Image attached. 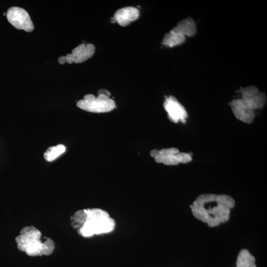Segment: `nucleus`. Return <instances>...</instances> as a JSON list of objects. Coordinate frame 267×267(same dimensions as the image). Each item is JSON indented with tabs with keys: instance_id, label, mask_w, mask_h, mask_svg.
Returning <instances> with one entry per match:
<instances>
[{
	"instance_id": "9",
	"label": "nucleus",
	"mask_w": 267,
	"mask_h": 267,
	"mask_svg": "<svg viewBox=\"0 0 267 267\" xmlns=\"http://www.w3.org/2000/svg\"><path fill=\"white\" fill-rule=\"evenodd\" d=\"M95 51V46L91 44H81L72 50L71 53L66 55V61L69 64L80 63L90 58Z\"/></svg>"
},
{
	"instance_id": "18",
	"label": "nucleus",
	"mask_w": 267,
	"mask_h": 267,
	"mask_svg": "<svg viewBox=\"0 0 267 267\" xmlns=\"http://www.w3.org/2000/svg\"><path fill=\"white\" fill-rule=\"evenodd\" d=\"M97 94H101L110 97L111 94L110 92L107 89H100L97 91Z\"/></svg>"
},
{
	"instance_id": "5",
	"label": "nucleus",
	"mask_w": 267,
	"mask_h": 267,
	"mask_svg": "<svg viewBox=\"0 0 267 267\" xmlns=\"http://www.w3.org/2000/svg\"><path fill=\"white\" fill-rule=\"evenodd\" d=\"M6 16L8 22L17 29L30 32L34 28L28 13L22 8L11 7L7 10Z\"/></svg>"
},
{
	"instance_id": "17",
	"label": "nucleus",
	"mask_w": 267,
	"mask_h": 267,
	"mask_svg": "<svg viewBox=\"0 0 267 267\" xmlns=\"http://www.w3.org/2000/svg\"><path fill=\"white\" fill-rule=\"evenodd\" d=\"M176 154L165 158L162 163L166 165H177L179 164L176 156Z\"/></svg>"
},
{
	"instance_id": "20",
	"label": "nucleus",
	"mask_w": 267,
	"mask_h": 267,
	"mask_svg": "<svg viewBox=\"0 0 267 267\" xmlns=\"http://www.w3.org/2000/svg\"><path fill=\"white\" fill-rule=\"evenodd\" d=\"M58 61L61 64H64L66 62V56H62L59 57L58 58Z\"/></svg>"
},
{
	"instance_id": "15",
	"label": "nucleus",
	"mask_w": 267,
	"mask_h": 267,
	"mask_svg": "<svg viewBox=\"0 0 267 267\" xmlns=\"http://www.w3.org/2000/svg\"><path fill=\"white\" fill-rule=\"evenodd\" d=\"M178 152H179V150L177 148L175 147L162 149L159 150L158 155L154 158L155 161L158 163H162L163 160L165 158L170 155L177 153Z\"/></svg>"
},
{
	"instance_id": "2",
	"label": "nucleus",
	"mask_w": 267,
	"mask_h": 267,
	"mask_svg": "<svg viewBox=\"0 0 267 267\" xmlns=\"http://www.w3.org/2000/svg\"><path fill=\"white\" fill-rule=\"evenodd\" d=\"M70 223L84 237L110 232L114 229L116 225L115 220L110 217L109 213L98 208L76 211L70 217Z\"/></svg>"
},
{
	"instance_id": "14",
	"label": "nucleus",
	"mask_w": 267,
	"mask_h": 267,
	"mask_svg": "<svg viewBox=\"0 0 267 267\" xmlns=\"http://www.w3.org/2000/svg\"><path fill=\"white\" fill-rule=\"evenodd\" d=\"M66 151V147L61 144L49 147L44 153V157L47 161H52Z\"/></svg>"
},
{
	"instance_id": "3",
	"label": "nucleus",
	"mask_w": 267,
	"mask_h": 267,
	"mask_svg": "<svg viewBox=\"0 0 267 267\" xmlns=\"http://www.w3.org/2000/svg\"><path fill=\"white\" fill-rule=\"evenodd\" d=\"M15 241L19 250L32 257L49 255L55 248L53 240L43 236L41 231L33 225L22 228Z\"/></svg>"
},
{
	"instance_id": "7",
	"label": "nucleus",
	"mask_w": 267,
	"mask_h": 267,
	"mask_svg": "<svg viewBox=\"0 0 267 267\" xmlns=\"http://www.w3.org/2000/svg\"><path fill=\"white\" fill-rule=\"evenodd\" d=\"M170 121L174 123L181 122L185 123L188 114L185 108L173 96L166 97L163 104Z\"/></svg>"
},
{
	"instance_id": "16",
	"label": "nucleus",
	"mask_w": 267,
	"mask_h": 267,
	"mask_svg": "<svg viewBox=\"0 0 267 267\" xmlns=\"http://www.w3.org/2000/svg\"><path fill=\"white\" fill-rule=\"evenodd\" d=\"M176 156L179 163H187L190 162L192 160V157L190 153L185 152H180L176 154Z\"/></svg>"
},
{
	"instance_id": "1",
	"label": "nucleus",
	"mask_w": 267,
	"mask_h": 267,
	"mask_svg": "<svg viewBox=\"0 0 267 267\" xmlns=\"http://www.w3.org/2000/svg\"><path fill=\"white\" fill-rule=\"evenodd\" d=\"M234 205V200L229 195L205 193L197 196L190 207L196 219L214 227L229 220Z\"/></svg>"
},
{
	"instance_id": "8",
	"label": "nucleus",
	"mask_w": 267,
	"mask_h": 267,
	"mask_svg": "<svg viewBox=\"0 0 267 267\" xmlns=\"http://www.w3.org/2000/svg\"><path fill=\"white\" fill-rule=\"evenodd\" d=\"M229 105L237 119L246 124H251L255 118L254 110L241 99L232 100Z\"/></svg>"
},
{
	"instance_id": "4",
	"label": "nucleus",
	"mask_w": 267,
	"mask_h": 267,
	"mask_svg": "<svg viewBox=\"0 0 267 267\" xmlns=\"http://www.w3.org/2000/svg\"><path fill=\"white\" fill-rule=\"evenodd\" d=\"M77 106L86 111L93 113H105L112 110L115 107L114 101L103 94L97 97L92 94H88L77 103Z\"/></svg>"
},
{
	"instance_id": "13",
	"label": "nucleus",
	"mask_w": 267,
	"mask_h": 267,
	"mask_svg": "<svg viewBox=\"0 0 267 267\" xmlns=\"http://www.w3.org/2000/svg\"><path fill=\"white\" fill-rule=\"evenodd\" d=\"M236 267H257L255 259L250 252L245 249L240 250L236 263Z\"/></svg>"
},
{
	"instance_id": "19",
	"label": "nucleus",
	"mask_w": 267,
	"mask_h": 267,
	"mask_svg": "<svg viewBox=\"0 0 267 267\" xmlns=\"http://www.w3.org/2000/svg\"><path fill=\"white\" fill-rule=\"evenodd\" d=\"M159 152V150L157 149H155L152 150L150 151V154L152 157L155 158L158 155Z\"/></svg>"
},
{
	"instance_id": "12",
	"label": "nucleus",
	"mask_w": 267,
	"mask_h": 267,
	"mask_svg": "<svg viewBox=\"0 0 267 267\" xmlns=\"http://www.w3.org/2000/svg\"><path fill=\"white\" fill-rule=\"evenodd\" d=\"M185 38L182 34L172 30L164 37L162 44L168 47H174L184 43Z\"/></svg>"
},
{
	"instance_id": "11",
	"label": "nucleus",
	"mask_w": 267,
	"mask_h": 267,
	"mask_svg": "<svg viewBox=\"0 0 267 267\" xmlns=\"http://www.w3.org/2000/svg\"><path fill=\"white\" fill-rule=\"evenodd\" d=\"M186 37H192L196 32V25L191 18H187L179 21L172 29Z\"/></svg>"
},
{
	"instance_id": "21",
	"label": "nucleus",
	"mask_w": 267,
	"mask_h": 267,
	"mask_svg": "<svg viewBox=\"0 0 267 267\" xmlns=\"http://www.w3.org/2000/svg\"><path fill=\"white\" fill-rule=\"evenodd\" d=\"M111 21L112 23H115L116 22V20L113 17L111 18Z\"/></svg>"
},
{
	"instance_id": "10",
	"label": "nucleus",
	"mask_w": 267,
	"mask_h": 267,
	"mask_svg": "<svg viewBox=\"0 0 267 267\" xmlns=\"http://www.w3.org/2000/svg\"><path fill=\"white\" fill-rule=\"evenodd\" d=\"M139 10L133 6H127L117 10L113 17L121 26H126L132 22L136 20L139 17Z\"/></svg>"
},
{
	"instance_id": "6",
	"label": "nucleus",
	"mask_w": 267,
	"mask_h": 267,
	"mask_svg": "<svg viewBox=\"0 0 267 267\" xmlns=\"http://www.w3.org/2000/svg\"><path fill=\"white\" fill-rule=\"evenodd\" d=\"M241 99L253 110L262 109L267 101L265 93L255 86H249L239 90Z\"/></svg>"
}]
</instances>
